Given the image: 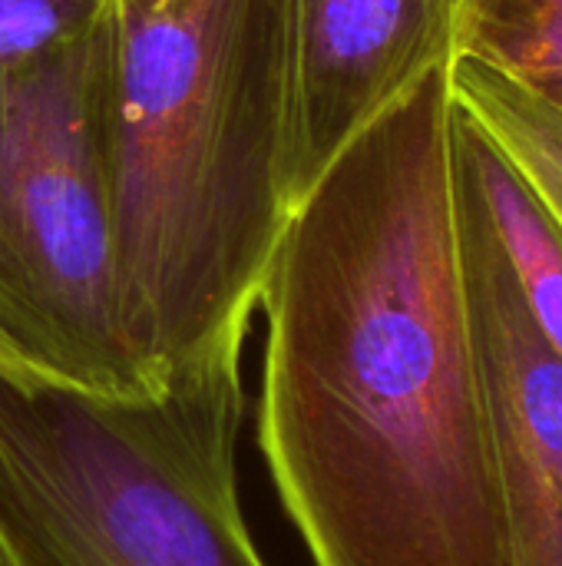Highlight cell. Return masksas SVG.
Segmentation results:
<instances>
[{"mask_svg":"<svg viewBox=\"0 0 562 566\" xmlns=\"http://www.w3.org/2000/svg\"><path fill=\"white\" fill-rule=\"evenodd\" d=\"M450 116L441 66L315 179L265 269L258 448L315 566H507Z\"/></svg>","mask_w":562,"mask_h":566,"instance_id":"cell-1","label":"cell"},{"mask_svg":"<svg viewBox=\"0 0 562 566\" xmlns=\"http://www.w3.org/2000/svg\"><path fill=\"white\" fill-rule=\"evenodd\" d=\"M537 96H543V99H550L553 106H560V109H562V83H556V86H547V90H540Z\"/></svg>","mask_w":562,"mask_h":566,"instance_id":"cell-11","label":"cell"},{"mask_svg":"<svg viewBox=\"0 0 562 566\" xmlns=\"http://www.w3.org/2000/svg\"><path fill=\"white\" fill-rule=\"evenodd\" d=\"M454 103L470 113L562 226V109L533 90L467 60H450Z\"/></svg>","mask_w":562,"mask_h":566,"instance_id":"cell-8","label":"cell"},{"mask_svg":"<svg viewBox=\"0 0 562 566\" xmlns=\"http://www.w3.org/2000/svg\"><path fill=\"white\" fill-rule=\"evenodd\" d=\"M106 0H0V56L26 53L96 23Z\"/></svg>","mask_w":562,"mask_h":566,"instance_id":"cell-10","label":"cell"},{"mask_svg":"<svg viewBox=\"0 0 562 566\" xmlns=\"http://www.w3.org/2000/svg\"><path fill=\"white\" fill-rule=\"evenodd\" d=\"M119 315L149 385L245 348L285 176L282 0H106Z\"/></svg>","mask_w":562,"mask_h":566,"instance_id":"cell-2","label":"cell"},{"mask_svg":"<svg viewBox=\"0 0 562 566\" xmlns=\"http://www.w3.org/2000/svg\"><path fill=\"white\" fill-rule=\"evenodd\" d=\"M454 56L533 93L562 83V0H464Z\"/></svg>","mask_w":562,"mask_h":566,"instance_id":"cell-9","label":"cell"},{"mask_svg":"<svg viewBox=\"0 0 562 566\" xmlns=\"http://www.w3.org/2000/svg\"><path fill=\"white\" fill-rule=\"evenodd\" d=\"M242 352L142 395L0 358V537L17 566H265L238 501Z\"/></svg>","mask_w":562,"mask_h":566,"instance_id":"cell-3","label":"cell"},{"mask_svg":"<svg viewBox=\"0 0 562 566\" xmlns=\"http://www.w3.org/2000/svg\"><path fill=\"white\" fill-rule=\"evenodd\" d=\"M0 358L89 395H142L119 315L109 20L0 56Z\"/></svg>","mask_w":562,"mask_h":566,"instance_id":"cell-4","label":"cell"},{"mask_svg":"<svg viewBox=\"0 0 562 566\" xmlns=\"http://www.w3.org/2000/svg\"><path fill=\"white\" fill-rule=\"evenodd\" d=\"M454 219L484 358L503 557L562 566V361L530 322L487 222L457 192Z\"/></svg>","mask_w":562,"mask_h":566,"instance_id":"cell-6","label":"cell"},{"mask_svg":"<svg viewBox=\"0 0 562 566\" xmlns=\"http://www.w3.org/2000/svg\"><path fill=\"white\" fill-rule=\"evenodd\" d=\"M450 179L454 192L487 222L530 322L562 361V226L494 136L457 103Z\"/></svg>","mask_w":562,"mask_h":566,"instance_id":"cell-7","label":"cell"},{"mask_svg":"<svg viewBox=\"0 0 562 566\" xmlns=\"http://www.w3.org/2000/svg\"><path fill=\"white\" fill-rule=\"evenodd\" d=\"M464 0H282L291 209L338 153L454 60Z\"/></svg>","mask_w":562,"mask_h":566,"instance_id":"cell-5","label":"cell"},{"mask_svg":"<svg viewBox=\"0 0 562 566\" xmlns=\"http://www.w3.org/2000/svg\"><path fill=\"white\" fill-rule=\"evenodd\" d=\"M0 566H17L13 554H10V547L3 544V537H0Z\"/></svg>","mask_w":562,"mask_h":566,"instance_id":"cell-12","label":"cell"}]
</instances>
